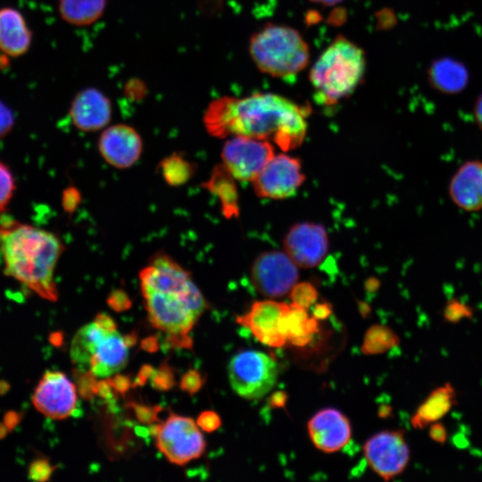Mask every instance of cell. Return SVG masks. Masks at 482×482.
<instances>
[{
    "mask_svg": "<svg viewBox=\"0 0 482 482\" xmlns=\"http://www.w3.org/2000/svg\"><path fill=\"white\" fill-rule=\"evenodd\" d=\"M307 106L273 93L238 98L222 96L209 104L203 121L212 137L243 136L273 142L288 152L300 146L307 132Z\"/></svg>",
    "mask_w": 482,
    "mask_h": 482,
    "instance_id": "6da1fadb",
    "label": "cell"
},
{
    "mask_svg": "<svg viewBox=\"0 0 482 482\" xmlns=\"http://www.w3.org/2000/svg\"><path fill=\"white\" fill-rule=\"evenodd\" d=\"M64 250L54 233L10 217L1 220L4 272L40 297L56 301L54 270Z\"/></svg>",
    "mask_w": 482,
    "mask_h": 482,
    "instance_id": "7a4b0ae2",
    "label": "cell"
},
{
    "mask_svg": "<svg viewBox=\"0 0 482 482\" xmlns=\"http://www.w3.org/2000/svg\"><path fill=\"white\" fill-rule=\"evenodd\" d=\"M365 67L364 51L345 37H337L310 71L314 99L327 106L337 104L355 90Z\"/></svg>",
    "mask_w": 482,
    "mask_h": 482,
    "instance_id": "3957f363",
    "label": "cell"
},
{
    "mask_svg": "<svg viewBox=\"0 0 482 482\" xmlns=\"http://www.w3.org/2000/svg\"><path fill=\"white\" fill-rule=\"evenodd\" d=\"M152 325L167 334L170 346L190 348L189 332L207 309V302L193 282L178 291L141 289Z\"/></svg>",
    "mask_w": 482,
    "mask_h": 482,
    "instance_id": "277c9868",
    "label": "cell"
},
{
    "mask_svg": "<svg viewBox=\"0 0 482 482\" xmlns=\"http://www.w3.org/2000/svg\"><path fill=\"white\" fill-rule=\"evenodd\" d=\"M249 53L262 73L283 79L296 76L310 60L309 46L296 29L272 23L251 36Z\"/></svg>",
    "mask_w": 482,
    "mask_h": 482,
    "instance_id": "5b68a950",
    "label": "cell"
},
{
    "mask_svg": "<svg viewBox=\"0 0 482 482\" xmlns=\"http://www.w3.org/2000/svg\"><path fill=\"white\" fill-rule=\"evenodd\" d=\"M228 375L230 386L238 396L257 400L275 386L278 370L271 356L261 351L244 350L230 359Z\"/></svg>",
    "mask_w": 482,
    "mask_h": 482,
    "instance_id": "8992f818",
    "label": "cell"
},
{
    "mask_svg": "<svg viewBox=\"0 0 482 482\" xmlns=\"http://www.w3.org/2000/svg\"><path fill=\"white\" fill-rule=\"evenodd\" d=\"M156 445L166 459L177 465H185L198 459L206 447L197 423L188 417L177 414H170L161 424Z\"/></svg>",
    "mask_w": 482,
    "mask_h": 482,
    "instance_id": "52a82bcc",
    "label": "cell"
},
{
    "mask_svg": "<svg viewBox=\"0 0 482 482\" xmlns=\"http://www.w3.org/2000/svg\"><path fill=\"white\" fill-rule=\"evenodd\" d=\"M369 467L383 480L389 481L408 467L411 449L402 429H387L370 436L363 445Z\"/></svg>",
    "mask_w": 482,
    "mask_h": 482,
    "instance_id": "ba28073f",
    "label": "cell"
},
{
    "mask_svg": "<svg viewBox=\"0 0 482 482\" xmlns=\"http://www.w3.org/2000/svg\"><path fill=\"white\" fill-rule=\"evenodd\" d=\"M297 268L286 252H264L252 264V284L257 292L266 297H282L289 295L297 283Z\"/></svg>",
    "mask_w": 482,
    "mask_h": 482,
    "instance_id": "9c48e42d",
    "label": "cell"
},
{
    "mask_svg": "<svg viewBox=\"0 0 482 482\" xmlns=\"http://www.w3.org/2000/svg\"><path fill=\"white\" fill-rule=\"evenodd\" d=\"M274 155L270 141L243 136L226 141L221 151L222 164L239 181H253Z\"/></svg>",
    "mask_w": 482,
    "mask_h": 482,
    "instance_id": "30bf717a",
    "label": "cell"
},
{
    "mask_svg": "<svg viewBox=\"0 0 482 482\" xmlns=\"http://www.w3.org/2000/svg\"><path fill=\"white\" fill-rule=\"evenodd\" d=\"M304 180L300 160L280 154L274 155L252 182L257 196L279 200L293 195Z\"/></svg>",
    "mask_w": 482,
    "mask_h": 482,
    "instance_id": "8fae6325",
    "label": "cell"
},
{
    "mask_svg": "<svg viewBox=\"0 0 482 482\" xmlns=\"http://www.w3.org/2000/svg\"><path fill=\"white\" fill-rule=\"evenodd\" d=\"M35 408L47 418L63 420L78 408L75 386L60 371H46L32 395Z\"/></svg>",
    "mask_w": 482,
    "mask_h": 482,
    "instance_id": "7c38bea8",
    "label": "cell"
},
{
    "mask_svg": "<svg viewBox=\"0 0 482 482\" xmlns=\"http://www.w3.org/2000/svg\"><path fill=\"white\" fill-rule=\"evenodd\" d=\"M289 304L274 300L255 301L249 311L237 317V322L250 330L262 344L278 348L287 343L283 320Z\"/></svg>",
    "mask_w": 482,
    "mask_h": 482,
    "instance_id": "4fadbf2b",
    "label": "cell"
},
{
    "mask_svg": "<svg viewBox=\"0 0 482 482\" xmlns=\"http://www.w3.org/2000/svg\"><path fill=\"white\" fill-rule=\"evenodd\" d=\"M284 250L294 262L301 268L318 266L328 251V237L325 228L314 222L295 224L287 231Z\"/></svg>",
    "mask_w": 482,
    "mask_h": 482,
    "instance_id": "5bb4252c",
    "label": "cell"
},
{
    "mask_svg": "<svg viewBox=\"0 0 482 482\" xmlns=\"http://www.w3.org/2000/svg\"><path fill=\"white\" fill-rule=\"evenodd\" d=\"M98 151L112 167L128 169L140 158L143 141L133 127L118 123L104 129L98 139Z\"/></svg>",
    "mask_w": 482,
    "mask_h": 482,
    "instance_id": "9a60e30c",
    "label": "cell"
},
{
    "mask_svg": "<svg viewBox=\"0 0 482 482\" xmlns=\"http://www.w3.org/2000/svg\"><path fill=\"white\" fill-rule=\"evenodd\" d=\"M112 106L110 98L96 87H86L73 97L69 109L72 125L83 132L105 129L112 119Z\"/></svg>",
    "mask_w": 482,
    "mask_h": 482,
    "instance_id": "2e32d148",
    "label": "cell"
},
{
    "mask_svg": "<svg viewBox=\"0 0 482 482\" xmlns=\"http://www.w3.org/2000/svg\"><path fill=\"white\" fill-rule=\"evenodd\" d=\"M307 428L314 446L326 453L340 451L352 437V427L348 418L334 408L318 411L309 420Z\"/></svg>",
    "mask_w": 482,
    "mask_h": 482,
    "instance_id": "e0dca14e",
    "label": "cell"
},
{
    "mask_svg": "<svg viewBox=\"0 0 482 482\" xmlns=\"http://www.w3.org/2000/svg\"><path fill=\"white\" fill-rule=\"evenodd\" d=\"M451 201L459 209L473 212L482 210V161L464 162L452 176L448 185Z\"/></svg>",
    "mask_w": 482,
    "mask_h": 482,
    "instance_id": "ac0fdd59",
    "label": "cell"
},
{
    "mask_svg": "<svg viewBox=\"0 0 482 482\" xmlns=\"http://www.w3.org/2000/svg\"><path fill=\"white\" fill-rule=\"evenodd\" d=\"M32 33L22 13L12 7L0 11V48L2 53L16 58L25 54L31 45Z\"/></svg>",
    "mask_w": 482,
    "mask_h": 482,
    "instance_id": "d6986e66",
    "label": "cell"
},
{
    "mask_svg": "<svg viewBox=\"0 0 482 482\" xmlns=\"http://www.w3.org/2000/svg\"><path fill=\"white\" fill-rule=\"evenodd\" d=\"M128 346L116 330L109 332L99 343L88 362V370L96 378H109L124 368Z\"/></svg>",
    "mask_w": 482,
    "mask_h": 482,
    "instance_id": "ffe728a7",
    "label": "cell"
},
{
    "mask_svg": "<svg viewBox=\"0 0 482 482\" xmlns=\"http://www.w3.org/2000/svg\"><path fill=\"white\" fill-rule=\"evenodd\" d=\"M457 403V392L451 383L435 388L418 406L411 418L415 429H425L439 421Z\"/></svg>",
    "mask_w": 482,
    "mask_h": 482,
    "instance_id": "44dd1931",
    "label": "cell"
},
{
    "mask_svg": "<svg viewBox=\"0 0 482 482\" xmlns=\"http://www.w3.org/2000/svg\"><path fill=\"white\" fill-rule=\"evenodd\" d=\"M235 180L221 163L212 169L209 179L203 185L219 199L221 212L227 219L239 216L238 193Z\"/></svg>",
    "mask_w": 482,
    "mask_h": 482,
    "instance_id": "7402d4cb",
    "label": "cell"
},
{
    "mask_svg": "<svg viewBox=\"0 0 482 482\" xmlns=\"http://www.w3.org/2000/svg\"><path fill=\"white\" fill-rule=\"evenodd\" d=\"M428 77L436 89L453 94L465 87L469 74L461 62L450 58H442L432 63Z\"/></svg>",
    "mask_w": 482,
    "mask_h": 482,
    "instance_id": "603a6c76",
    "label": "cell"
},
{
    "mask_svg": "<svg viewBox=\"0 0 482 482\" xmlns=\"http://www.w3.org/2000/svg\"><path fill=\"white\" fill-rule=\"evenodd\" d=\"M318 330V320L310 317L307 309L293 303L289 304L283 320V331L287 342L295 346H305Z\"/></svg>",
    "mask_w": 482,
    "mask_h": 482,
    "instance_id": "cb8c5ba5",
    "label": "cell"
},
{
    "mask_svg": "<svg viewBox=\"0 0 482 482\" xmlns=\"http://www.w3.org/2000/svg\"><path fill=\"white\" fill-rule=\"evenodd\" d=\"M107 0H58V13L66 23L87 27L104 15Z\"/></svg>",
    "mask_w": 482,
    "mask_h": 482,
    "instance_id": "d4e9b609",
    "label": "cell"
},
{
    "mask_svg": "<svg viewBox=\"0 0 482 482\" xmlns=\"http://www.w3.org/2000/svg\"><path fill=\"white\" fill-rule=\"evenodd\" d=\"M109 332L102 329L95 321L79 328L71 345V358L80 371L88 370V362L99 343Z\"/></svg>",
    "mask_w": 482,
    "mask_h": 482,
    "instance_id": "484cf974",
    "label": "cell"
},
{
    "mask_svg": "<svg viewBox=\"0 0 482 482\" xmlns=\"http://www.w3.org/2000/svg\"><path fill=\"white\" fill-rule=\"evenodd\" d=\"M399 344L400 337L391 328L375 324L366 330L361 350L363 354L377 355L390 351Z\"/></svg>",
    "mask_w": 482,
    "mask_h": 482,
    "instance_id": "4316f807",
    "label": "cell"
},
{
    "mask_svg": "<svg viewBox=\"0 0 482 482\" xmlns=\"http://www.w3.org/2000/svg\"><path fill=\"white\" fill-rule=\"evenodd\" d=\"M158 170L169 186L179 187L193 177L195 167L182 154L172 153L160 162Z\"/></svg>",
    "mask_w": 482,
    "mask_h": 482,
    "instance_id": "83f0119b",
    "label": "cell"
},
{
    "mask_svg": "<svg viewBox=\"0 0 482 482\" xmlns=\"http://www.w3.org/2000/svg\"><path fill=\"white\" fill-rule=\"evenodd\" d=\"M292 303L308 309L318 299V291L310 282L296 283L289 293Z\"/></svg>",
    "mask_w": 482,
    "mask_h": 482,
    "instance_id": "f1b7e54d",
    "label": "cell"
},
{
    "mask_svg": "<svg viewBox=\"0 0 482 482\" xmlns=\"http://www.w3.org/2000/svg\"><path fill=\"white\" fill-rule=\"evenodd\" d=\"M0 209L5 212L15 191L14 177L9 167L3 162L0 164Z\"/></svg>",
    "mask_w": 482,
    "mask_h": 482,
    "instance_id": "f546056e",
    "label": "cell"
},
{
    "mask_svg": "<svg viewBox=\"0 0 482 482\" xmlns=\"http://www.w3.org/2000/svg\"><path fill=\"white\" fill-rule=\"evenodd\" d=\"M151 386L159 391H168L175 386L173 369L163 362L154 370L151 378Z\"/></svg>",
    "mask_w": 482,
    "mask_h": 482,
    "instance_id": "4dcf8cb0",
    "label": "cell"
},
{
    "mask_svg": "<svg viewBox=\"0 0 482 482\" xmlns=\"http://www.w3.org/2000/svg\"><path fill=\"white\" fill-rule=\"evenodd\" d=\"M472 315L473 311L470 306L455 299L448 302L443 312L444 320L453 324L465 319H470Z\"/></svg>",
    "mask_w": 482,
    "mask_h": 482,
    "instance_id": "1f68e13d",
    "label": "cell"
},
{
    "mask_svg": "<svg viewBox=\"0 0 482 482\" xmlns=\"http://www.w3.org/2000/svg\"><path fill=\"white\" fill-rule=\"evenodd\" d=\"M55 469L49 461L46 459H37L32 461L29 466V478L37 482H45L50 478L53 470Z\"/></svg>",
    "mask_w": 482,
    "mask_h": 482,
    "instance_id": "d6a6232c",
    "label": "cell"
},
{
    "mask_svg": "<svg viewBox=\"0 0 482 482\" xmlns=\"http://www.w3.org/2000/svg\"><path fill=\"white\" fill-rule=\"evenodd\" d=\"M205 382V378L196 370H190L181 378L179 386L182 391L193 395L197 393Z\"/></svg>",
    "mask_w": 482,
    "mask_h": 482,
    "instance_id": "836d02e7",
    "label": "cell"
},
{
    "mask_svg": "<svg viewBox=\"0 0 482 482\" xmlns=\"http://www.w3.org/2000/svg\"><path fill=\"white\" fill-rule=\"evenodd\" d=\"M96 377L90 371H85L78 379L79 395L86 400L92 399L96 395Z\"/></svg>",
    "mask_w": 482,
    "mask_h": 482,
    "instance_id": "e575fe53",
    "label": "cell"
},
{
    "mask_svg": "<svg viewBox=\"0 0 482 482\" xmlns=\"http://www.w3.org/2000/svg\"><path fill=\"white\" fill-rule=\"evenodd\" d=\"M137 420L145 425H151L158 420V413L161 411L159 406H146L144 404L131 403Z\"/></svg>",
    "mask_w": 482,
    "mask_h": 482,
    "instance_id": "d590c367",
    "label": "cell"
},
{
    "mask_svg": "<svg viewBox=\"0 0 482 482\" xmlns=\"http://www.w3.org/2000/svg\"><path fill=\"white\" fill-rule=\"evenodd\" d=\"M107 304L119 312L129 310L132 302L124 290L113 289L107 296Z\"/></svg>",
    "mask_w": 482,
    "mask_h": 482,
    "instance_id": "8d00e7d4",
    "label": "cell"
},
{
    "mask_svg": "<svg viewBox=\"0 0 482 482\" xmlns=\"http://www.w3.org/2000/svg\"><path fill=\"white\" fill-rule=\"evenodd\" d=\"M80 202L81 195L77 187L70 186L63 189L61 203L64 212L68 213L73 212L77 210Z\"/></svg>",
    "mask_w": 482,
    "mask_h": 482,
    "instance_id": "74e56055",
    "label": "cell"
},
{
    "mask_svg": "<svg viewBox=\"0 0 482 482\" xmlns=\"http://www.w3.org/2000/svg\"><path fill=\"white\" fill-rule=\"evenodd\" d=\"M196 423L203 431L212 433L221 426V420L215 411H204L198 416Z\"/></svg>",
    "mask_w": 482,
    "mask_h": 482,
    "instance_id": "f35d334b",
    "label": "cell"
},
{
    "mask_svg": "<svg viewBox=\"0 0 482 482\" xmlns=\"http://www.w3.org/2000/svg\"><path fill=\"white\" fill-rule=\"evenodd\" d=\"M107 380L113 390L120 395H124L132 386L129 378L125 375H112L107 378Z\"/></svg>",
    "mask_w": 482,
    "mask_h": 482,
    "instance_id": "ab89813d",
    "label": "cell"
},
{
    "mask_svg": "<svg viewBox=\"0 0 482 482\" xmlns=\"http://www.w3.org/2000/svg\"><path fill=\"white\" fill-rule=\"evenodd\" d=\"M428 436L432 441L443 445L447 441L448 431L444 424L437 421L428 427Z\"/></svg>",
    "mask_w": 482,
    "mask_h": 482,
    "instance_id": "60d3db41",
    "label": "cell"
},
{
    "mask_svg": "<svg viewBox=\"0 0 482 482\" xmlns=\"http://www.w3.org/2000/svg\"><path fill=\"white\" fill-rule=\"evenodd\" d=\"M14 125V115L12 111L1 103V135L4 137L9 133Z\"/></svg>",
    "mask_w": 482,
    "mask_h": 482,
    "instance_id": "b9f144b4",
    "label": "cell"
},
{
    "mask_svg": "<svg viewBox=\"0 0 482 482\" xmlns=\"http://www.w3.org/2000/svg\"><path fill=\"white\" fill-rule=\"evenodd\" d=\"M332 313V306L328 303H315L312 309V316L318 320L328 319Z\"/></svg>",
    "mask_w": 482,
    "mask_h": 482,
    "instance_id": "7bdbcfd3",
    "label": "cell"
},
{
    "mask_svg": "<svg viewBox=\"0 0 482 482\" xmlns=\"http://www.w3.org/2000/svg\"><path fill=\"white\" fill-rule=\"evenodd\" d=\"M154 369L148 364L143 365L132 384V387L144 386L151 378Z\"/></svg>",
    "mask_w": 482,
    "mask_h": 482,
    "instance_id": "ee69618b",
    "label": "cell"
},
{
    "mask_svg": "<svg viewBox=\"0 0 482 482\" xmlns=\"http://www.w3.org/2000/svg\"><path fill=\"white\" fill-rule=\"evenodd\" d=\"M95 323L107 332L116 330V324L114 320L104 313H98L95 318Z\"/></svg>",
    "mask_w": 482,
    "mask_h": 482,
    "instance_id": "f6af8a7d",
    "label": "cell"
},
{
    "mask_svg": "<svg viewBox=\"0 0 482 482\" xmlns=\"http://www.w3.org/2000/svg\"><path fill=\"white\" fill-rule=\"evenodd\" d=\"M112 386L108 380H100L96 385V395L106 401H110L113 397Z\"/></svg>",
    "mask_w": 482,
    "mask_h": 482,
    "instance_id": "bcb514c9",
    "label": "cell"
},
{
    "mask_svg": "<svg viewBox=\"0 0 482 482\" xmlns=\"http://www.w3.org/2000/svg\"><path fill=\"white\" fill-rule=\"evenodd\" d=\"M21 420V414L15 411H9L4 416L3 423L12 431Z\"/></svg>",
    "mask_w": 482,
    "mask_h": 482,
    "instance_id": "7dc6e473",
    "label": "cell"
},
{
    "mask_svg": "<svg viewBox=\"0 0 482 482\" xmlns=\"http://www.w3.org/2000/svg\"><path fill=\"white\" fill-rule=\"evenodd\" d=\"M140 348L148 353H155L159 349L157 336H150L141 341Z\"/></svg>",
    "mask_w": 482,
    "mask_h": 482,
    "instance_id": "c3c4849f",
    "label": "cell"
},
{
    "mask_svg": "<svg viewBox=\"0 0 482 482\" xmlns=\"http://www.w3.org/2000/svg\"><path fill=\"white\" fill-rule=\"evenodd\" d=\"M287 401V395L283 391H277L270 397L269 403L273 408L285 407Z\"/></svg>",
    "mask_w": 482,
    "mask_h": 482,
    "instance_id": "681fc988",
    "label": "cell"
},
{
    "mask_svg": "<svg viewBox=\"0 0 482 482\" xmlns=\"http://www.w3.org/2000/svg\"><path fill=\"white\" fill-rule=\"evenodd\" d=\"M474 119L478 127L482 130V95H480L474 105Z\"/></svg>",
    "mask_w": 482,
    "mask_h": 482,
    "instance_id": "f907efd6",
    "label": "cell"
},
{
    "mask_svg": "<svg viewBox=\"0 0 482 482\" xmlns=\"http://www.w3.org/2000/svg\"><path fill=\"white\" fill-rule=\"evenodd\" d=\"M49 340L54 346H60L62 344L63 336L61 332H54L50 335Z\"/></svg>",
    "mask_w": 482,
    "mask_h": 482,
    "instance_id": "816d5d0a",
    "label": "cell"
},
{
    "mask_svg": "<svg viewBox=\"0 0 482 482\" xmlns=\"http://www.w3.org/2000/svg\"><path fill=\"white\" fill-rule=\"evenodd\" d=\"M137 333L131 332L130 334L123 336L124 342L128 347L133 346L137 342Z\"/></svg>",
    "mask_w": 482,
    "mask_h": 482,
    "instance_id": "f5cc1de1",
    "label": "cell"
},
{
    "mask_svg": "<svg viewBox=\"0 0 482 482\" xmlns=\"http://www.w3.org/2000/svg\"><path fill=\"white\" fill-rule=\"evenodd\" d=\"M312 2H314V3H317V4H323V5H332V4H337L343 0H311Z\"/></svg>",
    "mask_w": 482,
    "mask_h": 482,
    "instance_id": "db71d44e",
    "label": "cell"
},
{
    "mask_svg": "<svg viewBox=\"0 0 482 482\" xmlns=\"http://www.w3.org/2000/svg\"><path fill=\"white\" fill-rule=\"evenodd\" d=\"M10 389V385L5 381H1L0 383V392L1 395H4Z\"/></svg>",
    "mask_w": 482,
    "mask_h": 482,
    "instance_id": "11a10c76",
    "label": "cell"
},
{
    "mask_svg": "<svg viewBox=\"0 0 482 482\" xmlns=\"http://www.w3.org/2000/svg\"><path fill=\"white\" fill-rule=\"evenodd\" d=\"M8 432H10V430L4 423H2L0 426V437L3 439L8 434Z\"/></svg>",
    "mask_w": 482,
    "mask_h": 482,
    "instance_id": "9f6ffc18",
    "label": "cell"
}]
</instances>
